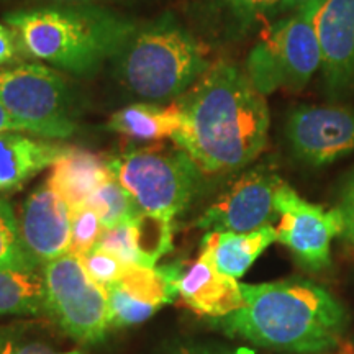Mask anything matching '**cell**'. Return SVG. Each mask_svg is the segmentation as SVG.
Segmentation results:
<instances>
[{
	"label": "cell",
	"instance_id": "obj_1",
	"mask_svg": "<svg viewBox=\"0 0 354 354\" xmlns=\"http://www.w3.org/2000/svg\"><path fill=\"white\" fill-rule=\"evenodd\" d=\"M179 104L183 127L171 140L202 174L240 171L264 151L271 122L266 95L236 64L210 66Z\"/></svg>",
	"mask_w": 354,
	"mask_h": 354
},
{
	"label": "cell",
	"instance_id": "obj_2",
	"mask_svg": "<svg viewBox=\"0 0 354 354\" xmlns=\"http://www.w3.org/2000/svg\"><path fill=\"white\" fill-rule=\"evenodd\" d=\"M240 287L243 307L218 318L225 333L256 346L299 354L328 353L338 346L346 315L322 286L289 279Z\"/></svg>",
	"mask_w": 354,
	"mask_h": 354
},
{
	"label": "cell",
	"instance_id": "obj_3",
	"mask_svg": "<svg viewBox=\"0 0 354 354\" xmlns=\"http://www.w3.org/2000/svg\"><path fill=\"white\" fill-rule=\"evenodd\" d=\"M30 57L76 76H92L120 55L138 25L95 3H50L3 15Z\"/></svg>",
	"mask_w": 354,
	"mask_h": 354
},
{
	"label": "cell",
	"instance_id": "obj_4",
	"mask_svg": "<svg viewBox=\"0 0 354 354\" xmlns=\"http://www.w3.org/2000/svg\"><path fill=\"white\" fill-rule=\"evenodd\" d=\"M115 59L123 86L148 102L183 97L210 68L205 46L171 15L138 26Z\"/></svg>",
	"mask_w": 354,
	"mask_h": 354
},
{
	"label": "cell",
	"instance_id": "obj_5",
	"mask_svg": "<svg viewBox=\"0 0 354 354\" xmlns=\"http://www.w3.org/2000/svg\"><path fill=\"white\" fill-rule=\"evenodd\" d=\"M107 162L140 210L166 227H174L176 216L187 210L203 176L183 149H138Z\"/></svg>",
	"mask_w": 354,
	"mask_h": 354
},
{
	"label": "cell",
	"instance_id": "obj_6",
	"mask_svg": "<svg viewBox=\"0 0 354 354\" xmlns=\"http://www.w3.org/2000/svg\"><path fill=\"white\" fill-rule=\"evenodd\" d=\"M322 68V53L307 7L279 20L246 59V74L263 95L299 92Z\"/></svg>",
	"mask_w": 354,
	"mask_h": 354
},
{
	"label": "cell",
	"instance_id": "obj_7",
	"mask_svg": "<svg viewBox=\"0 0 354 354\" xmlns=\"http://www.w3.org/2000/svg\"><path fill=\"white\" fill-rule=\"evenodd\" d=\"M0 104L41 138L64 140L77 130L73 91L50 66L25 61L0 68Z\"/></svg>",
	"mask_w": 354,
	"mask_h": 354
},
{
	"label": "cell",
	"instance_id": "obj_8",
	"mask_svg": "<svg viewBox=\"0 0 354 354\" xmlns=\"http://www.w3.org/2000/svg\"><path fill=\"white\" fill-rule=\"evenodd\" d=\"M41 272L46 315L79 343L102 342L112 328L109 295L88 276L81 258L69 253L43 266Z\"/></svg>",
	"mask_w": 354,
	"mask_h": 354
},
{
	"label": "cell",
	"instance_id": "obj_9",
	"mask_svg": "<svg viewBox=\"0 0 354 354\" xmlns=\"http://www.w3.org/2000/svg\"><path fill=\"white\" fill-rule=\"evenodd\" d=\"M274 207L279 216L277 241L289 248L304 268L325 269L331 259V243L344 233L342 209L326 210L305 201L286 183L276 190Z\"/></svg>",
	"mask_w": 354,
	"mask_h": 354
},
{
	"label": "cell",
	"instance_id": "obj_10",
	"mask_svg": "<svg viewBox=\"0 0 354 354\" xmlns=\"http://www.w3.org/2000/svg\"><path fill=\"white\" fill-rule=\"evenodd\" d=\"M282 180L269 167L259 166L243 172L205 212L196 227L205 232L250 233L279 218L274 196Z\"/></svg>",
	"mask_w": 354,
	"mask_h": 354
},
{
	"label": "cell",
	"instance_id": "obj_11",
	"mask_svg": "<svg viewBox=\"0 0 354 354\" xmlns=\"http://www.w3.org/2000/svg\"><path fill=\"white\" fill-rule=\"evenodd\" d=\"M287 136L300 161L330 165L354 151V109L304 105L290 113Z\"/></svg>",
	"mask_w": 354,
	"mask_h": 354
},
{
	"label": "cell",
	"instance_id": "obj_12",
	"mask_svg": "<svg viewBox=\"0 0 354 354\" xmlns=\"http://www.w3.org/2000/svg\"><path fill=\"white\" fill-rule=\"evenodd\" d=\"M183 269L179 264L161 268L128 266L122 279L105 289L112 328L140 325L161 307L174 302L176 295H179Z\"/></svg>",
	"mask_w": 354,
	"mask_h": 354
},
{
	"label": "cell",
	"instance_id": "obj_13",
	"mask_svg": "<svg viewBox=\"0 0 354 354\" xmlns=\"http://www.w3.org/2000/svg\"><path fill=\"white\" fill-rule=\"evenodd\" d=\"M307 8L320 44L326 87L343 92L354 84V0H322Z\"/></svg>",
	"mask_w": 354,
	"mask_h": 354
},
{
	"label": "cell",
	"instance_id": "obj_14",
	"mask_svg": "<svg viewBox=\"0 0 354 354\" xmlns=\"http://www.w3.org/2000/svg\"><path fill=\"white\" fill-rule=\"evenodd\" d=\"M19 225L26 251L39 268L69 254L71 207L46 183L26 197Z\"/></svg>",
	"mask_w": 354,
	"mask_h": 354
},
{
	"label": "cell",
	"instance_id": "obj_15",
	"mask_svg": "<svg viewBox=\"0 0 354 354\" xmlns=\"http://www.w3.org/2000/svg\"><path fill=\"white\" fill-rule=\"evenodd\" d=\"M179 297L194 312L215 318L227 317L245 304L240 282L221 274L210 254L203 250H201L197 261L187 269H183Z\"/></svg>",
	"mask_w": 354,
	"mask_h": 354
},
{
	"label": "cell",
	"instance_id": "obj_16",
	"mask_svg": "<svg viewBox=\"0 0 354 354\" xmlns=\"http://www.w3.org/2000/svg\"><path fill=\"white\" fill-rule=\"evenodd\" d=\"M66 146L24 131L0 133V192L20 189L63 156Z\"/></svg>",
	"mask_w": 354,
	"mask_h": 354
},
{
	"label": "cell",
	"instance_id": "obj_17",
	"mask_svg": "<svg viewBox=\"0 0 354 354\" xmlns=\"http://www.w3.org/2000/svg\"><path fill=\"white\" fill-rule=\"evenodd\" d=\"M112 176L109 162L81 148H66L53 165L46 184L63 197L71 209L86 205L95 189Z\"/></svg>",
	"mask_w": 354,
	"mask_h": 354
},
{
	"label": "cell",
	"instance_id": "obj_18",
	"mask_svg": "<svg viewBox=\"0 0 354 354\" xmlns=\"http://www.w3.org/2000/svg\"><path fill=\"white\" fill-rule=\"evenodd\" d=\"M274 241H277L276 227L266 225L250 233L207 232L201 250L210 254L221 274L240 279Z\"/></svg>",
	"mask_w": 354,
	"mask_h": 354
},
{
	"label": "cell",
	"instance_id": "obj_19",
	"mask_svg": "<svg viewBox=\"0 0 354 354\" xmlns=\"http://www.w3.org/2000/svg\"><path fill=\"white\" fill-rule=\"evenodd\" d=\"M183 120L184 115L179 100L169 105L143 102L127 105L110 115L107 128L136 141H159L172 138L183 127Z\"/></svg>",
	"mask_w": 354,
	"mask_h": 354
},
{
	"label": "cell",
	"instance_id": "obj_20",
	"mask_svg": "<svg viewBox=\"0 0 354 354\" xmlns=\"http://www.w3.org/2000/svg\"><path fill=\"white\" fill-rule=\"evenodd\" d=\"M46 315L41 269L0 268V317Z\"/></svg>",
	"mask_w": 354,
	"mask_h": 354
},
{
	"label": "cell",
	"instance_id": "obj_21",
	"mask_svg": "<svg viewBox=\"0 0 354 354\" xmlns=\"http://www.w3.org/2000/svg\"><path fill=\"white\" fill-rule=\"evenodd\" d=\"M146 220L148 216L145 215L143 218L131 221V223L105 228L97 246L128 266L156 268L158 259L169 250H166L159 243L148 240Z\"/></svg>",
	"mask_w": 354,
	"mask_h": 354
},
{
	"label": "cell",
	"instance_id": "obj_22",
	"mask_svg": "<svg viewBox=\"0 0 354 354\" xmlns=\"http://www.w3.org/2000/svg\"><path fill=\"white\" fill-rule=\"evenodd\" d=\"M87 205L97 212L105 228L131 223L145 216L133 197L115 179L113 174L95 189V192L87 201Z\"/></svg>",
	"mask_w": 354,
	"mask_h": 354
},
{
	"label": "cell",
	"instance_id": "obj_23",
	"mask_svg": "<svg viewBox=\"0 0 354 354\" xmlns=\"http://www.w3.org/2000/svg\"><path fill=\"white\" fill-rule=\"evenodd\" d=\"M0 268L41 269L26 251L20 233L19 216L3 198H0Z\"/></svg>",
	"mask_w": 354,
	"mask_h": 354
},
{
	"label": "cell",
	"instance_id": "obj_24",
	"mask_svg": "<svg viewBox=\"0 0 354 354\" xmlns=\"http://www.w3.org/2000/svg\"><path fill=\"white\" fill-rule=\"evenodd\" d=\"M104 223L97 212L86 205L71 209V250L69 253L82 258L99 243L104 233Z\"/></svg>",
	"mask_w": 354,
	"mask_h": 354
},
{
	"label": "cell",
	"instance_id": "obj_25",
	"mask_svg": "<svg viewBox=\"0 0 354 354\" xmlns=\"http://www.w3.org/2000/svg\"><path fill=\"white\" fill-rule=\"evenodd\" d=\"M81 261L88 276L94 279L97 284L105 287V289L115 284L118 279H122L128 269V264L122 263L120 259L115 258L113 254L107 253V251L100 250L99 246H95L91 253L82 256Z\"/></svg>",
	"mask_w": 354,
	"mask_h": 354
},
{
	"label": "cell",
	"instance_id": "obj_26",
	"mask_svg": "<svg viewBox=\"0 0 354 354\" xmlns=\"http://www.w3.org/2000/svg\"><path fill=\"white\" fill-rule=\"evenodd\" d=\"M0 354H56L50 344L19 330H0Z\"/></svg>",
	"mask_w": 354,
	"mask_h": 354
},
{
	"label": "cell",
	"instance_id": "obj_27",
	"mask_svg": "<svg viewBox=\"0 0 354 354\" xmlns=\"http://www.w3.org/2000/svg\"><path fill=\"white\" fill-rule=\"evenodd\" d=\"M26 51L21 46V41L7 24H0V68L25 63Z\"/></svg>",
	"mask_w": 354,
	"mask_h": 354
},
{
	"label": "cell",
	"instance_id": "obj_28",
	"mask_svg": "<svg viewBox=\"0 0 354 354\" xmlns=\"http://www.w3.org/2000/svg\"><path fill=\"white\" fill-rule=\"evenodd\" d=\"M221 2L238 15L251 19V17H258L272 8H279L282 0H221Z\"/></svg>",
	"mask_w": 354,
	"mask_h": 354
},
{
	"label": "cell",
	"instance_id": "obj_29",
	"mask_svg": "<svg viewBox=\"0 0 354 354\" xmlns=\"http://www.w3.org/2000/svg\"><path fill=\"white\" fill-rule=\"evenodd\" d=\"M344 216V233L354 238V176L349 180L346 192H344L343 203L339 207Z\"/></svg>",
	"mask_w": 354,
	"mask_h": 354
},
{
	"label": "cell",
	"instance_id": "obj_30",
	"mask_svg": "<svg viewBox=\"0 0 354 354\" xmlns=\"http://www.w3.org/2000/svg\"><path fill=\"white\" fill-rule=\"evenodd\" d=\"M2 131H24V133H30L28 128L24 123L17 120L13 115L8 112V110L0 104V133ZM32 135V133H30Z\"/></svg>",
	"mask_w": 354,
	"mask_h": 354
},
{
	"label": "cell",
	"instance_id": "obj_31",
	"mask_svg": "<svg viewBox=\"0 0 354 354\" xmlns=\"http://www.w3.org/2000/svg\"><path fill=\"white\" fill-rule=\"evenodd\" d=\"M318 2H322V0H282L281 6H279V10L295 12L299 10V8L312 6V3H318Z\"/></svg>",
	"mask_w": 354,
	"mask_h": 354
},
{
	"label": "cell",
	"instance_id": "obj_32",
	"mask_svg": "<svg viewBox=\"0 0 354 354\" xmlns=\"http://www.w3.org/2000/svg\"><path fill=\"white\" fill-rule=\"evenodd\" d=\"M53 2H61V3H94V2H102V0H53Z\"/></svg>",
	"mask_w": 354,
	"mask_h": 354
},
{
	"label": "cell",
	"instance_id": "obj_33",
	"mask_svg": "<svg viewBox=\"0 0 354 354\" xmlns=\"http://www.w3.org/2000/svg\"><path fill=\"white\" fill-rule=\"evenodd\" d=\"M177 354H207V353L196 351V349H185V351H180V353H177Z\"/></svg>",
	"mask_w": 354,
	"mask_h": 354
},
{
	"label": "cell",
	"instance_id": "obj_34",
	"mask_svg": "<svg viewBox=\"0 0 354 354\" xmlns=\"http://www.w3.org/2000/svg\"><path fill=\"white\" fill-rule=\"evenodd\" d=\"M61 354H82L81 351H76V349H74V351H68V353H61Z\"/></svg>",
	"mask_w": 354,
	"mask_h": 354
}]
</instances>
